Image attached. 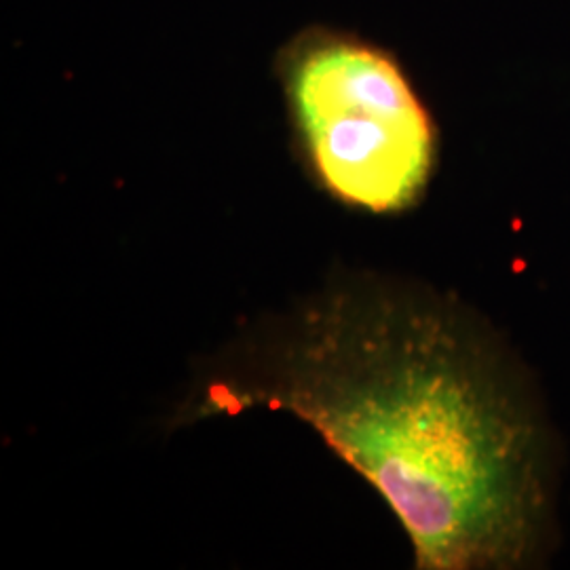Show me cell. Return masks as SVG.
<instances>
[{"label":"cell","instance_id":"7a4b0ae2","mask_svg":"<svg viewBox=\"0 0 570 570\" xmlns=\"http://www.w3.org/2000/svg\"><path fill=\"white\" fill-rule=\"evenodd\" d=\"M273 72L296 148L332 199L370 214H402L428 193L438 134L400 61L324 23L294 32Z\"/></svg>","mask_w":570,"mask_h":570},{"label":"cell","instance_id":"6da1fadb","mask_svg":"<svg viewBox=\"0 0 570 570\" xmlns=\"http://www.w3.org/2000/svg\"><path fill=\"white\" fill-rule=\"evenodd\" d=\"M289 412L387 501L421 570H532L562 541L567 446L510 336L456 294L334 282L212 376L193 419Z\"/></svg>","mask_w":570,"mask_h":570}]
</instances>
